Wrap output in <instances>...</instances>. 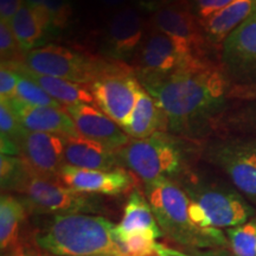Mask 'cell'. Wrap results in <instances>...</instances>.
I'll return each mask as SVG.
<instances>
[{"label":"cell","instance_id":"17","mask_svg":"<svg viewBox=\"0 0 256 256\" xmlns=\"http://www.w3.org/2000/svg\"><path fill=\"white\" fill-rule=\"evenodd\" d=\"M2 102L11 108L19 124L25 130L56 134L64 138L80 136L72 116L66 113V108L32 106L24 104L17 98Z\"/></svg>","mask_w":256,"mask_h":256},{"label":"cell","instance_id":"8","mask_svg":"<svg viewBox=\"0 0 256 256\" xmlns=\"http://www.w3.org/2000/svg\"><path fill=\"white\" fill-rule=\"evenodd\" d=\"M180 185L206 215L211 228H234L248 222L254 210L241 196V192L234 191L218 185H211L194 180H188Z\"/></svg>","mask_w":256,"mask_h":256},{"label":"cell","instance_id":"20","mask_svg":"<svg viewBox=\"0 0 256 256\" xmlns=\"http://www.w3.org/2000/svg\"><path fill=\"white\" fill-rule=\"evenodd\" d=\"M256 12V0H234L200 22L206 40L220 44L234 30Z\"/></svg>","mask_w":256,"mask_h":256},{"label":"cell","instance_id":"15","mask_svg":"<svg viewBox=\"0 0 256 256\" xmlns=\"http://www.w3.org/2000/svg\"><path fill=\"white\" fill-rule=\"evenodd\" d=\"M60 180L68 188L82 194L107 196L122 194L136 185V178L132 172L121 168L102 171L64 165L60 174Z\"/></svg>","mask_w":256,"mask_h":256},{"label":"cell","instance_id":"24","mask_svg":"<svg viewBox=\"0 0 256 256\" xmlns=\"http://www.w3.org/2000/svg\"><path fill=\"white\" fill-rule=\"evenodd\" d=\"M8 24L25 55L31 50L36 49L34 46L43 38L46 31V28L42 25L40 18L34 14V10L25 2V0L24 4Z\"/></svg>","mask_w":256,"mask_h":256},{"label":"cell","instance_id":"12","mask_svg":"<svg viewBox=\"0 0 256 256\" xmlns=\"http://www.w3.org/2000/svg\"><path fill=\"white\" fill-rule=\"evenodd\" d=\"M142 89V86L134 72L107 76L90 84L98 110L121 127L130 119Z\"/></svg>","mask_w":256,"mask_h":256},{"label":"cell","instance_id":"1","mask_svg":"<svg viewBox=\"0 0 256 256\" xmlns=\"http://www.w3.org/2000/svg\"><path fill=\"white\" fill-rule=\"evenodd\" d=\"M229 80L222 69L204 60L142 88L156 98L168 118V132L200 134L226 104Z\"/></svg>","mask_w":256,"mask_h":256},{"label":"cell","instance_id":"37","mask_svg":"<svg viewBox=\"0 0 256 256\" xmlns=\"http://www.w3.org/2000/svg\"><path fill=\"white\" fill-rule=\"evenodd\" d=\"M17 256H26V255H24V254H19V255H17Z\"/></svg>","mask_w":256,"mask_h":256},{"label":"cell","instance_id":"2","mask_svg":"<svg viewBox=\"0 0 256 256\" xmlns=\"http://www.w3.org/2000/svg\"><path fill=\"white\" fill-rule=\"evenodd\" d=\"M36 242L58 256H127L116 226L90 214L55 215L37 234Z\"/></svg>","mask_w":256,"mask_h":256},{"label":"cell","instance_id":"29","mask_svg":"<svg viewBox=\"0 0 256 256\" xmlns=\"http://www.w3.org/2000/svg\"><path fill=\"white\" fill-rule=\"evenodd\" d=\"M0 57L2 66L16 69L25 60V52L18 43L11 26L6 22L0 20Z\"/></svg>","mask_w":256,"mask_h":256},{"label":"cell","instance_id":"26","mask_svg":"<svg viewBox=\"0 0 256 256\" xmlns=\"http://www.w3.org/2000/svg\"><path fill=\"white\" fill-rule=\"evenodd\" d=\"M30 174L31 171L23 162V159L14 156L2 154L0 176H2V190L16 192Z\"/></svg>","mask_w":256,"mask_h":256},{"label":"cell","instance_id":"35","mask_svg":"<svg viewBox=\"0 0 256 256\" xmlns=\"http://www.w3.org/2000/svg\"><path fill=\"white\" fill-rule=\"evenodd\" d=\"M246 121L248 124H250L252 128H256V106L250 108V110H248L247 115H246Z\"/></svg>","mask_w":256,"mask_h":256},{"label":"cell","instance_id":"36","mask_svg":"<svg viewBox=\"0 0 256 256\" xmlns=\"http://www.w3.org/2000/svg\"><path fill=\"white\" fill-rule=\"evenodd\" d=\"M165 256H191V255H188V254H185V252L174 250V249L168 248V249H166Z\"/></svg>","mask_w":256,"mask_h":256},{"label":"cell","instance_id":"6","mask_svg":"<svg viewBox=\"0 0 256 256\" xmlns=\"http://www.w3.org/2000/svg\"><path fill=\"white\" fill-rule=\"evenodd\" d=\"M202 62H204L202 57L152 28L138 54L136 78L145 86L194 68Z\"/></svg>","mask_w":256,"mask_h":256},{"label":"cell","instance_id":"25","mask_svg":"<svg viewBox=\"0 0 256 256\" xmlns=\"http://www.w3.org/2000/svg\"><path fill=\"white\" fill-rule=\"evenodd\" d=\"M25 2L34 10L46 30L62 28L72 17L69 0H25Z\"/></svg>","mask_w":256,"mask_h":256},{"label":"cell","instance_id":"30","mask_svg":"<svg viewBox=\"0 0 256 256\" xmlns=\"http://www.w3.org/2000/svg\"><path fill=\"white\" fill-rule=\"evenodd\" d=\"M18 84V74L16 70L2 66L0 69V98L2 101H8L16 98V90Z\"/></svg>","mask_w":256,"mask_h":256},{"label":"cell","instance_id":"13","mask_svg":"<svg viewBox=\"0 0 256 256\" xmlns=\"http://www.w3.org/2000/svg\"><path fill=\"white\" fill-rule=\"evenodd\" d=\"M151 25L197 56H203L206 37L202 24H198L196 17L192 14L186 0H172L156 10L151 17Z\"/></svg>","mask_w":256,"mask_h":256},{"label":"cell","instance_id":"14","mask_svg":"<svg viewBox=\"0 0 256 256\" xmlns=\"http://www.w3.org/2000/svg\"><path fill=\"white\" fill-rule=\"evenodd\" d=\"M145 26L136 6L126 5L114 11L104 32V48L110 58L120 62L132 58L145 40Z\"/></svg>","mask_w":256,"mask_h":256},{"label":"cell","instance_id":"4","mask_svg":"<svg viewBox=\"0 0 256 256\" xmlns=\"http://www.w3.org/2000/svg\"><path fill=\"white\" fill-rule=\"evenodd\" d=\"M17 68L88 86L107 76L134 72L124 62L104 60L60 46H46L31 50L25 55L24 63Z\"/></svg>","mask_w":256,"mask_h":256},{"label":"cell","instance_id":"18","mask_svg":"<svg viewBox=\"0 0 256 256\" xmlns=\"http://www.w3.org/2000/svg\"><path fill=\"white\" fill-rule=\"evenodd\" d=\"M64 162L74 168L102 171L119 168L120 164L116 152L81 136L66 138Z\"/></svg>","mask_w":256,"mask_h":256},{"label":"cell","instance_id":"21","mask_svg":"<svg viewBox=\"0 0 256 256\" xmlns=\"http://www.w3.org/2000/svg\"><path fill=\"white\" fill-rule=\"evenodd\" d=\"M22 75L26 76L34 83H37L49 94L51 98H55L57 102L64 106L72 104H95L94 98H92L90 86L82 84L68 81V80L54 78V76L40 75V74L32 72L25 68L14 69Z\"/></svg>","mask_w":256,"mask_h":256},{"label":"cell","instance_id":"32","mask_svg":"<svg viewBox=\"0 0 256 256\" xmlns=\"http://www.w3.org/2000/svg\"><path fill=\"white\" fill-rule=\"evenodd\" d=\"M24 4V0H0V20L10 23Z\"/></svg>","mask_w":256,"mask_h":256},{"label":"cell","instance_id":"22","mask_svg":"<svg viewBox=\"0 0 256 256\" xmlns=\"http://www.w3.org/2000/svg\"><path fill=\"white\" fill-rule=\"evenodd\" d=\"M136 232H151L156 238H159L162 235L151 204L140 190H133L130 192L124 206L122 218L116 226L118 234Z\"/></svg>","mask_w":256,"mask_h":256},{"label":"cell","instance_id":"33","mask_svg":"<svg viewBox=\"0 0 256 256\" xmlns=\"http://www.w3.org/2000/svg\"><path fill=\"white\" fill-rule=\"evenodd\" d=\"M134 2H136V8L156 12V10L162 8V6L172 2V0H134Z\"/></svg>","mask_w":256,"mask_h":256},{"label":"cell","instance_id":"10","mask_svg":"<svg viewBox=\"0 0 256 256\" xmlns=\"http://www.w3.org/2000/svg\"><path fill=\"white\" fill-rule=\"evenodd\" d=\"M220 60L229 82L256 84V12L226 38Z\"/></svg>","mask_w":256,"mask_h":256},{"label":"cell","instance_id":"9","mask_svg":"<svg viewBox=\"0 0 256 256\" xmlns=\"http://www.w3.org/2000/svg\"><path fill=\"white\" fill-rule=\"evenodd\" d=\"M206 156L238 192L256 202V138H230L210 144Z\"/></svg>","mask_w":256,"mask_h":256},{"label":"cell","instance_id":"19","mask_svg":"<svg viewBox=\"0 0 256 256\" xmlns=\"http://www.w3.org/2000/svg\"><path fill=\"white\" fill-rule=\"evenodd\" d=\"M121 128L132 140L145 139L168 132V118L156 98L142 88L130 119Z\"/></svg>","mask_w":256,"mask_h":256},{"label":"cell","instance_id":"7","mask_svg":"<svg viewBox=\"0 0 256 256\" xmlns=\"http://www.w3.org/2000/svg\"><path fill=\"white\" fill-rule=\"evenodd\" d=\"M25 208L37 214H89L98 210V202L88 194H82L64 185L60 179L31 174L18 190Z\"/></svg>","mask_w":256,"mask_h":256},{"label":"cell","instance_id":"28","mask_svg":"<svg viewBox=\"0 0 256 256\" xmlns=\"http://www.w3.org/2000/svg\"><path fill=\"white\" fill-rule=\"evenodd\" d=\"M18 74V84L17 90H16V98L18 100L28 104L32 106H42V107H55V108H64L60 102L52 98L43 88L40 87L37 83L32 80L28 78L26 76Z\"/></svg>","mask_w":256,"mask_h":256},{"label":"cell","instance_id":"23","mask_svg":"<svg viewBox=\"0 0 256 256\" xmlns=\"http://www.w3.org/2000/svg\"><path fill=\"white\" fill-rule=\"evenodd\" d=\"M25 204L20 198L2 194L0 200V246L8 249L18 238L19 226L25 215Z\"/></svg>","mask_w":256,"mask_h":256},{"label":"cell","instance_id":"31","mask_svg":"<svg viewBox=\"0 0 256 256\" xmlns=\"http://www.w3.org/2000/svg\"><path fill=\"white\" fill-rule=\"evenodd\" d=\"M194 2H196L197 12L200 14V20H203L218 10L223 8L224 6L230 4L234 0H194Z\"/></svg>","mask_w":256,"mask_h":256},{"label":"cell","instance_id":"11","mask_svg":"<svg viewBox=\"0 0 256 256\" xmlns=\"http://www.w3.org/2000/svg\"><path fill=\"white\" fill-rule=\"evenodd\" d=\"M19 158L34 174L60 179L64 162L66 138L56 134L23 130L18 139Z\"/></svg>","mask_w":256,"mask_h":256},{"label":"cell","instance_id":"27","mask_svg":"<svg viewBox=\"0 0 256 256\" xmlns=\"http://www.w3.org/2000/svg\"><path fill=\"white\" fill-rule=\"evenodd\" d=\"M235 256H256V222H247L226 230Z\"/></svg>","mask_w":256,"mask_h":256},{"label":"cell","instance_id":"16","mask_svg":"<svg viewBox=\"0 0 256 256\" xmlns=\"http://www.w3.org/2000/svg\"><path fill=\"white\" fill-rule=\"evenodd\" d=\"M64 108L72 116L80 136L101 144L110 151H120L132 140L124 132L120 124L98 110L94 104H80L66 106Z\"/></svg>","mask_w":256,"mask_h":256},{"label":"cell","instance_id":"34","mask_svg":"<svg viewBox=\"0 0 256 256\" xmlns=\"http://www.w3.org/2000/svg\"><path fill=\"white\" fill-rule=\"evenodd\" d=\"M100 2L106 8H110V11L114 12L116 10L126 6L127 0H100Z\"/></svg>","mask_w":256,"mask_h":256},{"label":"cell","instance_id":"5","mask_svg":"<svg viewBox=\"0 0 256 256\" xmlns=\"http://www.w3.org/2000/svg\"><path fill=\"white\" fill-rule=\"evenodd\" d=\"M116 153L121 164L145 184L162 178L174 180L185 174V156L180 146L164 132L130 140Z\"/></svg>","mask_w":256,"mask_h":256},{"label":"cell","instance_id":"3","mask_svg":"<svg viewBox=\"0 0 256 256\" xmlns=\"http://www.w3.org/2000/svg\"><path fill=\"white\" fill-rule=\"evenodd\" d=\"M145 196L162 232L174 242L188 247H208L224 242L218 229H203L192 222L188 212L190 197L176 180L162 178L146 183Z\"/></svg>","mask_w":256,"mask_h":256}]
</instances>
